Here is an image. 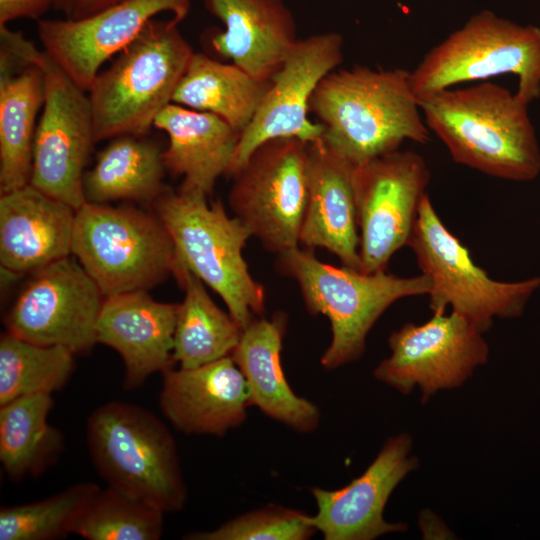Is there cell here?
Masks as SVG:
<instances>
[{
	"label": "cell",
	"instance_id": "ba28073f",
	"mask_svg": "<svg viewBox=\"0 0 540 540\" xmlns=\"http://www.w3.org/2000/svg\"><path fill=\"white\" fill-rule=\"evenodd\" d=\"M72 254L105 297L147 291L173 274L176 263L157 215L88 201L75 212Z\"/></svg>",
	"mask_w": 540,
	"mask_h": 540
},
{
	"label": "cell",
	"instance_id": "9c48e42d",
	"mask_svg": "<svg viewBox=\"0 0 540 540\" xmlns=\"http://www.w3.org/2000/svg\"><path fill=\"white\" fill-rule=\"evenodd\" d=\"M408 246L421 273L431 280L428 297L432 313H445L450 306L483 333L495 318L520 317L529 298L540 288V276L517 282L491 278L444 225L427 194Z\"/></svg>",
	"mask_w": 540,
	"mask_h": 540
},
{
	"label": "cell",
	"instance_id": "e575fe53",
	"mask_svg": "<svg viewBox=\"0 0 540 540\" xmlns=\"http://www.w3.org/2000/svg\"><path fill=\"white\" fill-rule=\"evenodd\" d=\"M122 0H73V8L70 19H82L89 17Z\"/></svg>",
	"mask_w": 540,
	"mask_h": 540
},
{
	"label": "cell",
	"instance_id": "8d00e7d4",
	"mask_svg": "<svg viewBox=\"0 0 540 540\" xmlns=\"http://www.w3.org/2000/svg\"><path fill=\"white\" fill-rule=\"evenodd\" d=\"M54 6L61 10L65 14L66 18H70L73 8V0H56Z\"/></svg>",
	"mask_w": 540,
	"mask_h": 540
},
{
	"label": "cell",
	"instance_id": "8fae6325",
	"mask_svg": "<svg viewBox=\"0 0 540 540\" xmlns=\"http://www.w3.org/2000/svg\"><path fill=\"white\" fill-rule=\"evenodd\" d=\"M308 143L275 138L258 146L233 175L229 206L268 251L299 247L308 193Z\"/></svg>",
	"mask_w": 540,
	"mask_h": 540
},
{
	"label": "cell",
	"instance_id": "d4e9b609",
	"mask_svg": "<svg viewBox=\"0 0 540 540\" xmlns=\"http://www.w3.org/2000/svg\"><path fill=\"white\" fill-rule=\"evenodd\" d=\"M44 79L34 63L0 62V194L30 183Z\"/></svg>",
	"mask_w": 540,
	"mask_h": 540
},
{
	"label": "cell",
	"instance_id": "2e32d148",
	"mask_svg": "<svg viewBox=\"0 0 540 540\" xmlns=\"http://www.w3.org/2000/svg\"><path fill=\"white\" fill-rule=\"evenodd\" d=\"M191 0H122L82 19H39L44 51L85 91L102 65L131 43L150 20L170 13L180 23Z\"/></svg>",
	"mask_w": 540,
	"mask_h": 540
},
{
	"label": "cell",
	"instance_id": "603a6c76",
	"mask_svg": "<svg viewBox=\"0 0 540 540\" xmlns=\"http://www.w3.org/2000/svg\"><path fill=\"white\" fill-rule=\"evenodd\" d=\"M287 321L281 311L270 319H253L231 357L245 377L252 405L297 432L310 433L319 425V409L292 391L281 365Z\"/></svg>",
	"mask_w": 540,
	"mask_h": 540
},
{
	"label": "cell",
	"instance_id": "52a82bcc",
	"mask_svg": "<svg viewBox=\"0 0 540 540\" xmlns=\"http://www.w3.org/2000/svg\"><path fill=\"white\" fill-rule=\"evenodd\" d=\"M518 79L526 103L540 97V27L518 24L485 9L427 51L410 71L416 97L503 74Z\"/></svg>",
	"mask_w": 540,
	"mask_h": 540
},
{
	"label": "cell",
	"instance_id": "4316f807",
	"mask_svg": "<svg viewBox=\"0 0 540 540\" xmlns=\"http://www.w3.org/2000/svg\"><path fill=\"white\" fill-rule=\"evenodd\" d=\"M163 151L135 135H120L98 154L84 174L86 201L106 204L118 200L151 202L166 189Z\"/></svg>",
	"mask_w": 540,
	"mask_h": 540
},
{
	"label": "cell",
	"instance_id": "d6986e66",
	"mask_svg": "<svg viewBox=\"0 0 540 540\" xmlns=\"http://www.w3.org/2000/svg\"><path fill=\"white\" fill-rule=\"evenodd\" d=\"M178 309L179 304L155 301L145 290L105 297L97 340L121 356L125 389H136L152 374L173 368Z\"/></svg>",
	"mask_w": 540,
	"mask_h": 540
},
{
	"label": "cell",
	"instance_id": "f1b7e54d",
	"mask_svg": "<svg viewBox=\"0 0 540 540\" xmlns=\"http://www.w3.org/2000/svg\"><path fill=\"white\" fill-rule=\"evenodd\" d=\"M50 394H34L0 405V462L7 477L19 482L35 478L61 455L62 432L49 424Z\"/></svg>",
	"mask_w": 540,
	"mask_h": 540
},
{
	"label": "cell",
	"instance_id": "9a60e30c",
	"mask_svg": "<svg viewBox=\"0 0 540 540\" xmlns=\"http://www.w3.org/2000/svg\"><path fill=\"white\" fill-rule=\"evenodd\" d=\"M343 36L324 32L298 39L278 72L250 124L240 135L228 170L233 176L252 152L275 138L310 143L322 139L324 127L312 122L309 103L321 80L343 61Z\"/></svg>",
	"mask_w": 540,
	"mask_h": 540
},
{
	"label": "cell",
	"instance_id": "277c9868",
	"mask_svg": "<svg viewBox=\"0 0 540 540\" xmlns=\"http://www.w3.org/2000/svg\"><path fill=\"white\" fill-rule=\"evenodd\" d=\"M170 234L177 258L224 301L244 329L265 310V290L250 274L243 249L249 229L227 214L220 200L180 185L167 188L152 203Z\"/></svg>",
	"mask_w": 540,
	"mask_h": 540
},
{
	"label": "cell",
	"instance_id": "6da1fadb",
	"mask_svg": "<svg viewBox=\"0 0 540 540\" xmlns=\"http://www.w3.org/2000/svg\"><path fill=\"white\" fill-rule=\"evenodd\" d=\"M424 121L461 165L499 179L528 182L540 174V146L516 92L482 82L418 99Z\"/></svg>",
	"mask_w": 540,
	"mask_h": 540
},
{
	"label": "cell",
	"instance_id": "7a4b0ae2",
	"mask_svg": "<svg viewBox=\"0 0 540 540\" xmlns=\"http://www.w3.org/2000/svg\"><path fill=\"white\" fill-rule=\"evenodd\" d=\"M309 112L324 127L322 140L353 165L398 150L410 140H430L410 71L355 66L327 74Z\"/></svg>",
	"mask_w": 540,
	"mask_h": 540
},
{
	"label": "cell",
	"instance_id": "7c38bea8",
	"mask_svg": "<svg viewBox=\"0 0 540 540\" xmlns=\"http://www.w3.org/2000/svg\"><path fill=\"white\" fill-rule=\"evenodd\" d=\"M430 176L425 159L412 150L354 166L359 271H385L391 257L408 246Z\"/></svg>",
	"mask_w": 540,
	"mask_h": 540
},
{
	"label": "cell",
	"instance_id": "d6a6232c",
	"mask_svg": "<svg viewBox=\"0 0 540 540\" xmlns=\"http://www.w3.org/2000/svg\"><path fill=\"white\" fill-rule=\"evenodd\" d=\"M316 528L310 516L281 506L240 515L212 531L185 535L187 540H305Z\"/></svg>",
	"mask_w": 540,
	"mask_h": 540
},
{
	"label": "cell",
	"instance_id": "f546056e",
	"mask_svg": "<svg viewBox=\"0 0 540 540\" xmlns=\"http://www.w3.org/2000/svg\"><path fill=\"white\" fill-rule=\"evenodd\" d=\"M75 356L63 346L35 344L6 331L0 338V405L61 390L75 370Z\"/></svg>",
	"mask_w": 540,
	"mask_h": 540
},
{
	"label": "cell",
	"instance_id": "44dd1931",
	"mask_svg": "<svg viewBox=\"0 0 540 540\" xmlns=\"http://www.w3.org/2000/svg\"><path fill=\"white\" fill-rule=\"evenodd\" d=\"M74 209L30 183L0 196V264L35 272L72 254Z\"/></svg>",
	"mask_w": 540,
	"mask_h": 540
},
{
	"label": "cell",
	"instance_id": "5b68a950",
	"mask_svg": "<svg viewBox=\"0 0 540 540\" xmlns=\"http://www.w3.org/2000/svg\"><path fill=\"white\" fill-rule=\"evenodd\" d=\"M277 267L297 282L308 311L330 321L332 339L321 357L327 370L360 359L367 335L381 315L396 301L428 295L431 288L430 278L423 273L413 277L386 270L367 274L323 263L299 247L278 255Z\"/></svg>",
	"mask_w": 540,
	"mask_h": 540
},
{
	"label": "cell",
	"instance_id": "e0dca14e",
	"mask_svg": "<svg viewBox=\"0 0 540 540\" xmlns=\"http://www.w3.org/2000/svg\"><path fill=\"white\" fill-rule=\"evenodd\" d=\"M411 450L409 434L391 437L368 468L347 486L312 488L317 514L310 516V522L325 540H373L407 530L403 523L385 521L383 513L394 489L419 465Z\"/></svg>",
	"mask_w": 540,
	"mask_h": 540
},
{
	"label": "cell",
	"instance_id": "4dcf8cb0",
	"mask_svg": "<svg viewBox=\"0 0 540 540\" xmlns=\"http://www.w3.org/2000/svg\"><path fill=\"white\" fill-rule=\"evenodd\" d=\"M101 488L79 482L45 499L0 509V540H55L73 533Z\"/></svg>",
	"mask_w": 540,
	"mask_h": 540
},
{
	"label": "cell",
	"instance_id": "3957f363",
	"mask_svg": "<svg viewBox=\"0 0 540 540\" xmlns=\"http://www.w3.org/2000/svg\"><path fill=\"white\" fill-rule=\"evenodd\" d=\"M173 18H153L88 89L95 142L145 133L174 92L194 53Z\"/></svg>",
	"mask_w": 540,
	"mask_h": 540
},
{
	"label": "cell",
	"instance_id": "8992f818",
	"mask_svg": "<svg viewBox=\"0 0 540 540\" xmlns=\"http://www.w3.org/2000/svg\"><path fill=\"white\" fill-rule=\"evenodd\" d=\"M90 458L108 486L164 513L185 505L187 489L173 435L152 412L110 401L87 419Z\"/></svg>",
	"mask_w": 540,
	"mask_h": 540
},
{
	"label": "cell",
	"instance_id": "ac0fdd59",
	"mask_svg": "<svg viewBox=\"0 0 540 540\" xmlns=\"http://www.w3.org/2000/svg\"><path fill=\"white\" fill-rule=\"evenodd\" d=\"M162 374L160 409L178 431L220 437L245 421L250 391L231 356Z\"/></svg>",
	"mask_w": 540,
	"mask_h": 540
},
{
	"label": "cell",
	"instance_id": "d590c367",
	"mask_svg": "<svg viewBox=\"0 0 540 540\" xmlns=\"http://www.w3.org/2000/svg\"><path fill=\"white\" fill-rule=\"evenodd\" d=\"M420 527L422 532L433 527V532L431 538H434V535H446L447 530L442 521L438 519L432 512H422L420 515Z\"/></svg>",
	"mask_w": 540,
	"mask_h": 540
},
{
	"label": "cell",
	"instance_id": "ffe728a7",
	"mask_svg": "<svg viewBox=\"0 0 540 540\" xmlns=\"http://www.w3.org/2000/svg\"><path fill=\"white\" fill-rule=\"evenodd\" d=\"M354 166L322 139L308 143V193L299 242L326 249L343 266L359 270Z\"/></svg>",
	"mask_w": 540,
	"mask_h": 540
},
{
	"label": "cell",
	"instance_id": "4fadbf2b",
	"mask_svg": "<svg viewBox=\"0 0 540 540\" xmlns=\"http://www.w3.org/2000/svg\"><path fill=\"white\" fill-rule=\"evenodd\" d=\"M483 332L463 315L433 313L422 324L406 323L388 339L391 351L374 369V377L404 395L415 387L425 403L440 390L463 385L488 362Z\"/></svg>",
	"mask_w": 540,
	"mask_h": 540
},
{
	"label": "cell",
	"instance_id": "30bf717a",
	"mask_svg": "<svg viewBox=\"0 0 540 540\" xmlns=\"http://www.w3.org/2000/svg\"><path fill=\"white\" fill-rule=\"evenodd\" d=\"M9 37L20 56L41 69L44 79L30 184L78 209L86 202L84 167L96 143L87 91L22 32L11 30Z\"/></svg>",
	"mask_w": 540,
	"mask_h": 540
},
{
	"label": "cell",
	"instance_id": "836d02e7",
	"mask_svg": "<svg viewBox=\"0 0 540 540\" xmlns=\"http://www.w3.org/2000/svg\"><path fill=\"white\" fill-rule=\"evenodd\" d=\"M56 0H0V26L19 18L39 20Z\"/></svg>",
	"mask_w": 540,
	"mask_h": 540
},
{
	"label": "cell",
	"instance_id": "1f68e13d",
	"mask_svg": "<svg viewBox=\"0 0 540 540\" xmlns=\"http://www.w3.org/2000/svg\"><path fill=\"white\" fill-rule=\"evenodd\" d=\"M164 512L107 486L93 497L75 526L74 534L87 540H158Z\"/></svg>",
	"mask_w": 540,
	"mask_h": 540
},
{
	"label": "cell",
	"instance_id": "484cf974",
	"mask_svg": "<svg viewBox=\"0 0 540 540\" xmlns=\"http://www.w3.org/2000/svg\"><path fill=\"white\" fill-rule=\"evenodd\" d=\"M272 80L258 79L235 64L194 52L172 103L212 113L241 133L250 124Z\"/></svg>",
	"mask_w": 540,
	"mask_h": 540
},
{
	"label": "cell",
	"instance_id": "7402d4cb",
	"mask_svg": "<svg viewBox=\"0 0 540 540\" xmlns=\"http://www.w3.org/2000/svg\"><path fill=\"white\" fill-rule=\"evenodd\" d=\"M225 30L211 46L252 76L272 80L297 42L294 15L283 0H203Z\"/></svg>",
	"mask_w": 540,
	"mask_h": 540
},
{
	"label": "cell",
	"instance_id": "83f0119b",
	"mask_svg": "<svg viewBox=\"0 0 540 540\" xmlns=\"http://www.w3.org/2000/svg\"><path fill=\"white\" fill-rule=\"evenodd\" d=\"M173 275L185 292L174 333L175 362L180 368H195L231 356L243 328L213 302L202 280L177 256Z\"/></svg>",
	"mask_w": 540,
	"mask_h": 540
},
{
	"label": "cell",
	"instance_id": "cb8c5ba5",
	"mask_svg": "<svg viewBox=\"0 0 540 540\" xmlns=\"http://www.w3.org/2000/svg\"><path fill=\"white\" fill-rule=\"evenodd\" d=\"M153 126L169 138L162 154L166 170L183 177L181 186L211 195L217 179L228 173L240 133L212 113L175 103L160 111Z\"/></svg>",
	"mask_w": 540,
	"mask_h": 540
},
{
	"label": "cell",
	"instance_id": "5bb4252c",
	"mask_svg": "<svg viewBox=\"0 0 540 540\" xmlns=\"http://www.w3.org/2000/svg\"><path fill=\"white\" fill-rule=\"evenodd\" d=\"M5 318L7 332L40 345L63 346L75 355L97 340L105 296L77 259L63 258L35 272Z\"/></svg>",
	"mask_w": 540,
	"mask_h": 540
}]
</instances>
